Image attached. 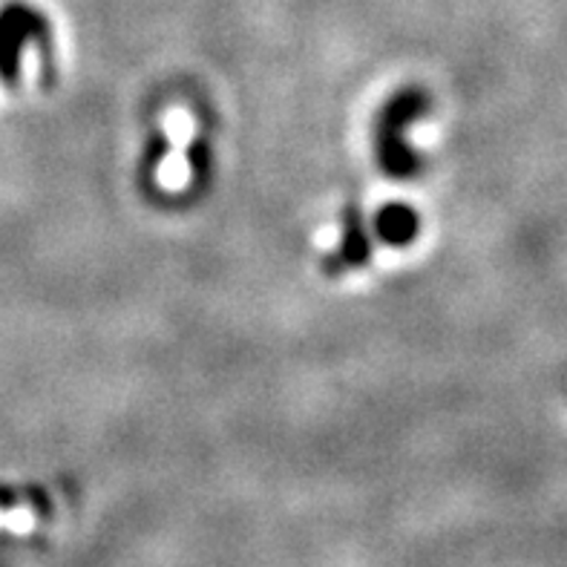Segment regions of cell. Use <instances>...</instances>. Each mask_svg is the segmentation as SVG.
<instances>
[{
  "mask_svg": "<svg viewBox=\"0 0 567 567\" xmlns=\"http://www.w3.org/2000/svg\"><path fill=\"white\" fill-rule=\"evenodd\" d=\"M430 110V95L426 90L417 86H406L398 95L389 99L386 107L378 115V127H374V151H378V162L381 171L392 179H406L421 171V156L406 147L403 142V130L410 127L415 118Z\"/></svg>",
  "mask_w": 567,
  "mask_h": 567,
  "instance_id": "6da1fadb",
  "label": "cell"
},
{
  "mask_svg": "<svg viewBox=\"0 0 567 567\" xmlns=\"http://www.w3.org/2000/svg\"><path fill=\"white\" fill-rule=\"evenodd\" d=\"M35 41L52 64V35L50 23L43 21L38 9L27 7L21 0H12L0 9V81L14 84L21 72V50Z\"/></svg>",
  "mask_w": 567,
  "mask_h": 567,
  "instance_id": "7a4b0ae2",
  "label": "cell"
},
{
  "mask_svg": "<svg viewBox=\"0 0 567 567\" xmlns=\"http://www.w3.org/2000/svg\"><path fill=\"white\" fill-rule=\"evenodd\" d=\"M369 257H372V239L367 234V225L360 219L358 205H349L343 214V239H340L338 254H331V259L326 262L331 274L343 271V268H360L367 266Z\"/></svg>",
  "mask_w": 567,
  "mask_h": 567,
  "instance_id": "3957f363",
  "label": "cell"
},
{
  "mask_svg": "<svg viewBox=\"0 0 567 567\" xmlns=\"http://www.w3.org/2000/svg\"><path fill=\"white\" fill-rule=\"evenodd\" d=\"M374 230H378V237L386 245L403 248V245H410L412 239L417 237L421 219H417V214L410 205H403V202H389V205H383V208L378 210V216H374Z\"/></svg>",
  "mask_w": 567,
  "mask_h": 567,
  "instance_id": "277c9868",
  "label": "cell"
}]
</instances>
